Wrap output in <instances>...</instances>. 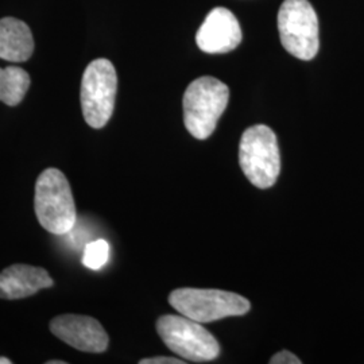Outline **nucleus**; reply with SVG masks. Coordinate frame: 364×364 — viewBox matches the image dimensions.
Instances as JSON below:
<instances>
[{
	"instance_id": "4468645a",
	"label": "nucleus",
	"mask_w": 364,
	"mask_h": 364,
	"mask_svg": "<svg viewBox=\"0 0 364 364\" xmlns=\"http://www.w3.org/2000/svg\"><path fill=\"white\" fill-rule=\"evenodd\" d=\"M272 364H301L302 362L299 360V358L289 351H279L274 355L273 358L270 359Z\"/></svg>"
},
{
	"instance_id": "ddd939ff",
	"label": "nucleus",
	"mask_w": 364,
	"mask_h": 364,
	"mask_svg": "<svg viewBox=\"0 0 364 364\" xmlns=\"http://www.w3.org/2000/svg\"><path fill=\"white\" fill-rule=\"evenodd\" d=\"M109 259V245L105 239L92 240L85 245L82 263L90 270H100Z\"/></svg>"
},
{
	"instance_id": "7ed1b4c3",
	"label": "nucleus",
	"mask_w": 364,
	"mask_h": 364,
	"mask_svg": "<svg viewBox=\"0 0 364 364\" xmlns=\"http://www.w3.org/2000/svg\"><path fill=\"white\" fill-rule=\"evenodd\" d=\"M239 164L254 186L272 188L281 171V153L275 132L264 124L245 131L239 144Z\"/></svg>"
},
{
	"instance_id": "f03ea898",
	"label": "nucleus",
	"mask_w": 364,
	"mask_h": 364,
	"mask_svg": "<svg viewBox=\"0 0 364 364\" xmlns=\"http://www.w3.org/2000/svg\"><path fill=\"white\" fill-rule=\"evenodd\" d=\"M34 208L39 224L54 235H65L77 223L70 185L63 171L43 170L36 182Z\"/></svg>"
},
{
	"instance_id": "0eeeda50",
	"label": "nucleus",
	"mask_w": 364,
	"mask_h": 364,
	"mask_svg": "<svg viewBox=\"0 0 364 364\" xmlns=\"http://www.w3.org/2000/svg\"><path fill=\"white\" fill-rule=\"evenodd\" d=\"M117 70L111 61L99 58L87 66L81 81V108L92 129H103L114 114Z\"/></svg>"
},
{
	"instance_id": "9d476101",
	"label": "nucleus",
	"mask_w": 364,
	"mask_h": 364,
	"mask_svg": "<svg viewBox=\"0 0 364 364\" xmlns=\"http://www.w3.org/2000/svg\"><path fill=\"white\" fill-rule=\"evenodd\" d=\"M53 285L52 277L45 269L13 264L0 273V299H26Z\"/></svg>"
},
{
	"instance_id": "423d86ee",
	"label": "nucleus",
	"mask_w": 364,
	"mask_h": 364,
	"mask_svg": "<svg viewBox=\"0 0 364 364\" xmlns=\"http://www.w3.org/2000/svg\"><path fill=\"white\" fill-rule=\"evenodd\" d=\"M282 46L296 58L311 61L320 48L318 18L308 0H285L278 13Z\"/></svg>"
},
{
	"instance_id": "dca6fc26",
	"label": "nucleus",
	"mask_w": 364,
	"mask_h": 364,
	"mask_svg": "<svg viewBox=\"0 0 364 364\" xmlns=\"http://www.w3.org/2000/svg\"><path fill=\"white\" fill-rule=\"evenodd\" d=\"M13 362L10 360V359H7V358H0V364H11Z\"/></svg>"
},
{
	"instance_id": "2eb2a0df",
	"label": "nucleus",
	"mask_w": 364,
	"mask_h": 364,
	"mask_svg": "<svg viewBox=\"0 0 364 364\" xmlns=\"http://www.w3.org/2000/svg\"><path fill=\"white\" fill-rule=\"evenodd\" d=\"M141 364H183L185 360L181 359H174V358H169V356H156V358H146L142 359Z\"/></svg>"
},
{
	"instance_id": "f8f14e48",
	"label": "nucleus",
	"mask_w": 364,
	"mask_h": 364,
	"mask_svg": "<svg viewBox=\"0 0 364 364\" xmlns=\"http://www.w3.org/2000/svg\"><path fill=\"white\" fill-rule=\"evenodd\" d=\"M30 87V76L18 66L0 68V102L15 107L19 105Z\"/></svg>"
},
{
	"instance_id": "6e6552de",
	"label": "nucleus",
	"mask_w": 364,
	"mask_h": 364,
	"mask_svg": "<svg viewBox=\"0 0 364 364\" xmlns=\"http://www.w3.org/2000/svg\"><path fill=\"white\" fill-rule=\"evenodd\" d=\"M53 335L78 351L100 353L108 347V335L102 324L90 316L63 314L50 323Z\"/></svg>"
},
{
	"instance_id": "f3484780",
	"label": "nucleus",
	"mask_w": 364,
	"mask_h": 364,
	"mask_svg": "<svg viewBox=\"0 0 364 364\" xmlns=\"http://www.w3.org/2000/svg\"><path fill=\"white\" fill-rule=\"evenodd\" d=\"M48 364H65L64 360H50V362H48Z\"/></svg>"
},
{
	"instance_id": "20e7f679",
	"label": "nucleus",
	"mask_w": 364,
	"mask_h": 364,
	"mask_svg": "<svg viewBox=\"0 0 364 364\" xmlns=\"http://www.w3.org/2000/svg\"><path fill=\"white\" fill-rule=\"evenodd\" d=\"M169 302L180 314L201 324L225 317L243 316L251 309L247 299L218 289H177L170 293Z\"/></svg>"
},
{
	"instance_id": "f257e3e1",
	"label": "nucleus",
	"mask_w": 364,
	"mask_h": 364,
	"mask_svg": "<svg viewBox=\"0 0 364 364\" xmlns=\"http://www.w3.org/2000/svg\"><path fill=\"white\" fill-rule=\"evenodd\" d=\"M230 100L228 87L218 78L203 76L189 84L183 93V123L198 141L212 135Z\"/></svg>"
},
{
	"instance_id": "9b49d317",
	"label": "nucleus",
	"mask_w": 364,
	"mask_h": 364,
	"mask_svg": "<svg viewBox=\"0 0 364 364\" xmlns=\"http://www.w3.org/2000/svg\"><path fill=\"white\" fill-rule=\"evenodd\" d=\"M34 52L30 27L15 18L0 19V58L10 63H25Z\"/></svg>"
},
{
	"instance_id": "39448f33",
	"label": "nucleus",
	"mask_w": 364,
	"mask_h": 364,
	"mask_svg": "<svg viewBox=\"0 0 364 364\" xmlns=\"http://www.w3.org/2000/svg\"><path fill=\"white\" fill-rule=\"evenodd\" d=\"M156 331L170 350L185 360L203 363L220 355V346L213 335L186 316L165 314L158 318Z\"/></svg>"
},
{
	"instance_id": "1a4fd4ad",
	"label": "nucleus",
	"mask_w": 364,
	"mask_h": 364,
	"mask_svg": "<svg viewBox=\"0 0 364 364\" xmlns=\"http://www.w3.org/2000/svg\"><path fill=\"white\" fill-rule=\"evenodd\" d=\"M240 42L242 28L239 21L224 7L213 9L196 34L197 46L208 54L232 52Z\"/></svg>"
}]
</instances>
